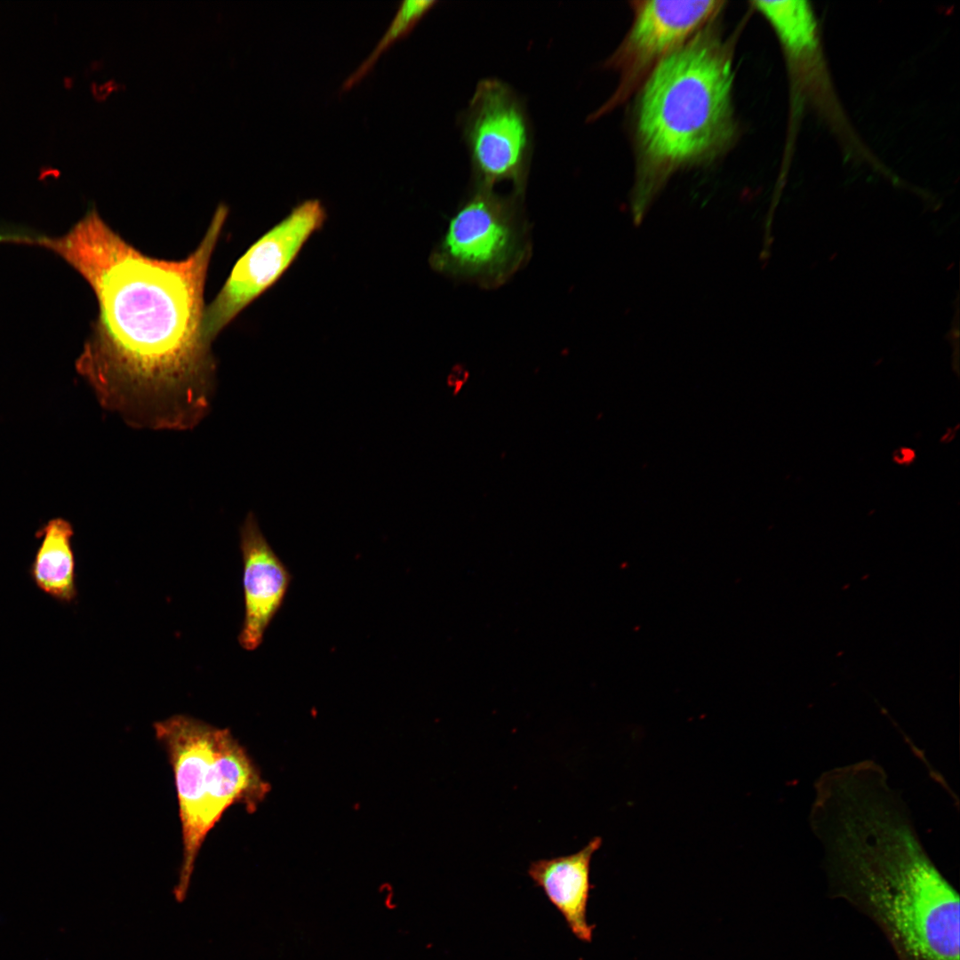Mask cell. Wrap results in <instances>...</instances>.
I'll return each instance as SVG.
<instances>
[{
    "instance_id": "obj_1",
    "label": "cell",
    "mask_w": 960,
    "mask_h": 960,
    "mask_svg": "<svg viewBox=\"0 0 960 960\" xmlns=\"http://www.w3.org/2000/svg\"><path fill=\"white\" fill-rule=\"evenodd\" d=\"M228 215L220 204L197 247L176 260L143 253L95 208L64 235L31 241L91 286L99 311L76 368L101 404L129 420L185 428L206 411L215 363L203 334L204 292Z\"/></svg>"
},
{
    "instance_id": "obj_2",
    "label": "cell",
    "mask_w": 960,
    "mask_h": 960,
    "mask_svg": "<svg viewBox=\"0 0 960 960\" xmlns=\"http://www.w3.org/2000/svg\"><path fill=\"white\" fill-rule=\"evenodd\" d=\"M820 843L833 895L868 916L898 960H959L958 893L926 853L904 803L856 804Z\"/></svg>"
},
{
    "instance_id": "obj_3",
    "label": "cell",
    "mask_w": 960,
    "mask_h": 960,
    "mask_svg": "<svg viewBox=\"0 0 960 960\" xmlns=\"http://www.w3.org/2000/svg\"><path fill=\"white\" fill-rule=\"evenodd\" d=\"M732 57L727 44L702 29L641 85L636 140L642 194L680 168L712 159L732 141Z\"/></svg>"
},
{
    "instance_id": "obj_4",
    "label": "cell",
    "mask_w": 960,
    "mask_h": 960,
    "mask_svg": "<svg viewBox=\"0 0 960 960\" xmlns=\"http://www.w3.org/2000/svg\"><path fill=\"white\" fill-rule=\"evenodd\" d=\"M172 767L180 822L182 859L174 896L183 900L204 842L233 805L254 812L270 785L228 728L188 715L153 724Z\"/></svg>"
},
{
    "instance_id": "obj_5",
    "label": "cell",
    "mask_w": 960,
    "mask_h": 960,
    "mask_svg": "<svg viewBox=\"0 0 960 960\" xmlns=\"http://www.w3.org/2000/svg\"><path fill=\"white\" fill-rule=\"evenodd\" d=\"M522 250L511 200L479 188L452 218L433 263L456 276L494 282L519 262Z\"/></svg>"
},
{
    "instance_id": "obj_6",
    "label": "cell",
    "mask_w": 960,
    "mask_h": 960,
    "mask_svg": "<svg viewBox=\"0 0 960 960\" xmlns=\"http://www.w3.org/2000/svg\"><path fill=\"white\" fill-rule=\"evenodd\" d=\"M325 219L326 212L319 200L304 201L243 254L220 292L205 307L203 334L209 343L276 283Z\"/></svg>"
},
{
    "instance_id": "obj_7",
    "label": "cell",
    "mask_w": 960,
    "mask_h": 960,
    "mask_svg": "<svg viewBox=\"0 0 960 960\" xmlns=\"http://www.w3.org/2000/svg\"><path fill=\"white\" fill-rule=\"evenodd\" d=\"M724 4L714 0L634 2L631 27L606 62L620 73L618 88L593 116L612 110L641 87L654 68L701 31Z\"/></svg>"
},
{
    "instance_id": "obj_8",
    "label": "cell",
    "mask_w": 960,
    "mask_h": 960,
    "mask_svg": "<svg viewBox=\"0 0 960 960\" xmlns=\"http://www.w3.org/2000/svg\"><path fill=\"white\" fill-rule=\"evenodd\" d=\"M464 135L480 188L503 180L524 187L530 154L524 110L512 90L497 79L482 80L473 94Z\"/></svg>"
},
{
    "instance_id": "obj_9",
    "label": "cell",
    "mask_w": 960,
    "mask_h": 960,
    "mask_svg": "<svg viewBox=\"0 0 960 960\" xmlns=\"http://www.w3.org/2000/svg\"><path fill=\"white\" fill-rule=\"evenodd\" d=\"M244 619L238 636L247 651L257 649L280 610L292 581L286 565L268 544L252 513L241 528Z\"/></svg>"
},
{
    "instance_id": "obj_10",
    "label": "cell",
    "mask_w": 960,
    "mask_h": 960,
    "mask_svg": "<svg viewBox=\"0 0 960 960\" xmlns=\"http://www.w3.org/2000/svg\"><path fill=\"white\" fill-rule=\"evenodd\" d=\"M601 844V837L596 836L572 854L532 861L527 870L535 885L562 915L572 933L584 942H590L593 936L594 926L587 921L590 863Z\"/></svg>"
},
{
    "instance_id": "obj_11",
    "label": "cell",
    "mask_w": 960,
    "mask_h": 960,
    "mask_svg": "<svg viewBox=\"0 0 960 960\" xmlns=\"http://www.w3.org/2000/svg\"><path fill=\"white\" fill-rule=\"evenodd\" d=\"M71 524L61 518L50 520L38 532L40 545L29 567L36 588L61 604L77 596L76 562L71 545Z\"/></svg>"
},
{
    "instance_id": "obj_12",
    "label": "cell",
    "mask_w": 960,
    "mask_h": 960,
    "mask_svg": "<svg viewBox=\"0 0 960 960\" xmlns=\"http://www.w3.org/2000/svg\"><path fill=\"white\" fill-rule=\"evenodd\" d=\"M436 3V1L432 0L402 2L391 23L372 52L344 81L342 91L349 90L358 84L372 70L381 54L388 51L396 41L409 35Z\"/></svg>"
}]
</instances>
